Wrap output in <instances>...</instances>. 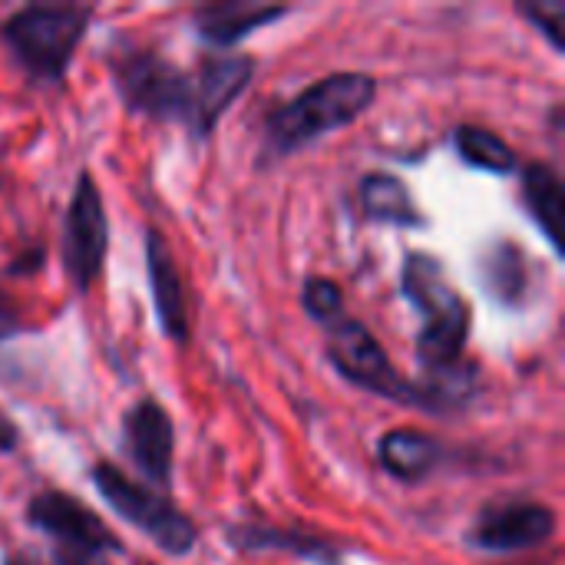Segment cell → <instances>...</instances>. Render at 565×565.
Here are the masks:
<instances>
[{"instance_id": "obj_1", "label": "cell", "mask_w": 565, "mask_h": 565, "mask_svg": "<svg viewBox=\"0 0 565 565\" xmlns=\"http://www.w3.org/2000/svg\"><path fill=\"white\" fill-rule=\"evenodd\" d=\"M377 79L371 73H328L288 103L268 109L262 122V162H281L315 139L351 126L371 109Z\"/></svg>"}, {"instance_id": "obj_2", "label": "cell", "mask_w": 565, "mask_h": 565, "mask_svg": "<svg viewBox=\"0 0 565 565\" xmlns=\"http://www.w3.org/2000/svg\"><path fill=\"white\" fill-rule=\"evenodd\" d=\"M401 291L420 315L417 331V361L424 374L454 367L470 341V305L450 285L444 262L427 252H411L401 268Z\"/></svg>"}, {"instance_id": "obj_3", "label": "cell", "mask_w": 565, "mask_h": 565, "mask_svg": "<svg viewBox=\"0 0 565 565\" xmlns=\"http://www.w3.org/2000/svg\"><path fill=\"white\" fill-rule=\"evenodd\" d=\"M93 20L86 3H30L0 23L13 63L40 86H60Z\"/></svg>"}, {"instance_id": "obj_4", "label": "cell", "mask_w": 565, "mask_h": 565, "mask_svg": "<svg viewBox=\"0 0 565 565\" xmlns=\"http://www.w3.org/2000/svg\"><path fill=\"white\" fill-rule=\"evenodd\" d=\"M113 86L122 106L152 122L189 126L192 116V73L166 60L152 46H116L106 56Z\"/></svg>"}, {"instance_id": "obj_5", "label": "cell", "mask_w": 565, "mask_h": 565, "mask_svg": "<svg viewBox=\"0 0 565 565\" xmlns=\"http://www.w3.org/2000/svg\"><path fill=\"white\" fill-rule=\"evenodd\" d=\"M89 480L99 493V500L132 530H139L156 550L166 556H189L199 543L195 523L162 493L152 487L132 480L126 470H119L109 460H96L89 470Z\"/></svg>"}, {"instance_id": "obj_6", "label": "cell", "mask_w": 565, "mask_h": 565, "mask_svg": "<svg viewBox=\"0 0 565 565\" xmlns=\"http://www.w3.org/2000/svg\"><path fill=\"white\" fill-rule=\"evenodd\" d=\"M331 367L354 384L358 391L371 394V397H384L414 411H427V401L417 387V381H404L391 361V354L384 351V344L371 334V328L351 315H344L341 321H334L328 328V348H324Z\"/></svg>"}, {"instance_id": "obj_7", "label": "cell", "mask_w": 565, "mask_h": 565, "mask_svg": "<svg viewBox=\"0 0 565 565\" xmlns=\"http://www.w3.org/2000/svg\"><path fill=\"white\" fill-rule=\"evenodd\" d=\"M106 252H109V218H106L103 192L96 185V175L83 169L76 175L73 199L63 212V242H60L63 271L79 295H86L103 275Z\"/></svg>"}, {"instance_id": "obj_8", "label": "cell", "mask_w": 565, "mask_h": 565, "mask_svg": "<svg viewBox=\"0 0 565 565\" xmlns=\"http://www.w3.org/2000/svg\"><path fill=\"white\" fill-rule=\"evenodd\" d=\"M559 516L546 503L536 500H510L490 503L477 513L467 543L480 553L513 556L546 546L556 536Z\"/></svg>"}, {"instance_id": "obj_9", "label": "cell", "mask_w": 565, "mask_h": 565, "mask_svg": "<svg viewBox=\"0 0 565 565\" xmlns=\"http://www.w3.org/2000/svg\"><path fill=\"white\" fill-rule=\"evenodd\" d=\"M122 454L146 487L169 490L175 463V424L156 397H139L122 414Z\"/></svg>"}, {"instance_id": "obj_10", "label": "cell", "mask_w": 565, "mask_h": 565, "mask_svg": "<svg viewBox=\"0 0 565 565\" xmlns=\"http://www.w3.org/2000/svg\"><path fill=\"white\" fill-rule=\"evenodd\" d=\"M26 523L56 540L60 550H76V553H122V543L109 533V526L83 507L73 493L63 490H40L26 503Z\"/></svg>"}, {"instance_id": "obj_11", "label": "cell", "mask_w": 565, "mask_h": 565, "mask_svg": "<svg viewBox=\"0 0 565 565\" xmlns=\"http://www.w3.org/2000/svg\"><path fill=\"white\" fill-rule=\"evenodd\" d=\"M255 76V60L242 53H205L192 73V116L189 136L209 139L228 106L248 89Z\"/></svg>"}, {"instance_id": "obj_12", "label": "cell", "mask_w": 565, "mask_h": 565, "mask_svg": "<svg viewBox=\"0 0 565 565\" xmlns=\"http://www.w3.org/2000/svg\"><path fill=\"white\" fill-rule=\"evenodd\" d=\"M146 271H149V291H152V308L159 318L162 334L185 348L192 338L189 324V305H185V285L175 265V255L159 228H146Z\"/></svg>"}, {"instance_id": "obj_13", "label": "cell", "mask_w": 565, "mask_h": 565, "mask_svg": "<svg viewBox=\"0 0 565 565\" xmlns=\"http://www.w3.org/2000/svg\"><path fill=\"white\" fill-rule=\"evenodd\" d=\"M225 540L235 553L255 556V553H288L301 563L311 565H341L344 553L338 543L298 530V526H268V523H232L225 530Z\"/></svg>"}, {"instance_id": "obj_14", "label": "cell", "mask_w": 565, "mask_h": 565, "mask_svg": "<svg viewBox=\"0 0 565 565\" xmlns=\"http://www.w3.org/2000/svg\"><path fill=\"white\" fill-rule=\"evenodd\" d=\"M291 7H278V3H258V0H212L202 3L192 13L195 33L215 46V50H228L235 43H242L245 36H252L255 30L288 17Z\"/></svg>"}, {"instance_id": "obj_15", "label": "cell", "mask_w": 565, "mask_h": 565, "mask_svg": "<svg viewBox=\"0 0 565 565\" xmlns=\"http://www.w3.org/2000/svg\"><path fill=\"white\" fill-rule=\"evenodd\" d=\"M377 460L397 483H424L434 477V470L444 460V444L417 427H397L387 430L377 440Z\"/></svg>"}, {"instance_id": "obj_16", "label": "cell", "mask_w": 565, "mask_h": 565, "mask_svg": "<svg viewBox=\"0 0 565 565\" xmlns=\"http://www.w3.org/2000/svg\"><path fill=\"white\" fill-rule=\"evenodd\" d=\"M523 205L533 215V222L540 225V232L546 235V242L553 245V252L563 258V179L550 162H530L523 169Z\"/></svg>"}, {"instance_id": "obj_17", "label": "cell", "mask_w": 565, "mask_h": 565, "mask_svg": "<svg viewBox=\"0 0 565 565\" xmlns=\"http://www.w3.org/2000/svg\"><path fill=\"white\" fill-rule=\"evenodd\" d=\"M358 199H361V209L371 222H384V225H397V228L427 225L411 189L391 172H367L358 182Z\"/></svg>"}, {"instance_id": "obj_18", "label": "cell", "mask_w": 565, "mask_h": 565, "mask_svg": "<svg viewBox=\"0 0 565 565\" xmlns=\"http://www.w3.org/2000/svg\"><path fill=\"white\" fill-rule=\"evenodd\" d=\"M480 278L487 285V291L507 305V308H520L530 298V285H533V262L526 258V252L513 242H493L483 255V268Z\"/></svg>"}, {"instance_id": "obj_19", "label": "cell", "mask_w": 565, "mask_h": 565, "mask_svg": "<svg viewBox=\"0 0 565 565\" xmlns=\"http://www.w3.org/2000/svg\"><path fill=\"white\" fill-rule=\"evenodd\" d=\"M454 152L460 156L463 166L480 169V172H493V175H513L520 169V156L516 149L493 129L487 126H473L463 122L454 129Z\"/></svg>"}, {"instance_id": "obj_20", "label": "cell", "mask_w": 565, "mask_h": 565, "mask_svg": "<svg viewBox=\"0 0 565 565\" xmlns=\"http://www.w3.org/2000/svg\"><path fill=\"white\" fill-rule=\"evenodd\" d=\"M301 308L321 328H331L334 321H341L348 315L341 285L324 278V275H308L305 278V285H301Z\"/></svg>"}, {"instance_id": "obj_21", "label": "cell", "mask_w": 565, "mask_h": 565, "mask_svg": "<svg viewBox=\"0 0 565 565\" xmlns=\"http://www.w3.org/2000/svg\"><path fill=\"white\" fill-rule=\"evenodd\" d=\"M516 10L550 40L556 53H565V3L563 0H520Z\"/></svg>"}, {"instance_id": "obj_22", "label": "cell", "mask_w": 565, "mask_h": 565, "mask_svg": "<svg viewBox=\"0 0 565 565\" xmlns=\"http://www.w3.org/2000/svg\"><path fill=\"white\" fill-rule=\"evenodd\" d=\"M23 331V321H20V311L17 305L7 298V291L0 288V341H10Z\"/></svg>"}, {"instance_id": "obj_23", "label": "cell", "mask_w": 565, "mask_h": 565, "mask_svg": "<svg viewBox=\"0 0 565 565\" xmlns=\"http://www.w3.org/2000/svg\"><path fill=\"white\" fill-rule=\"evenodd\" d=\"M40 262H43V248H40V245H33L30 252L17 255V258L7 265V271H10V275H33V271H40V268H43Z\"/></svg>"}, {"instance_id": "obj_24", "label": "cell", "mask_w": 565, "mask_h": 565, "mask_svg": "<svg viewBox=\"0 0 565 565\" xmlns=\"http://www.w3.org/2000/svg\"><path fill=\"white\" fill-rule=\"evenodd\" d=\"M53 565H109V559L99 556V553H76V550H60L56 546Z\"/></svg>"}, {"instance_id": "obj_25", "label": "cell", "mask_w": 565, "mask_h": 565, "mask_svg": "<svg viewBox=\"0 0 565 565\" xmlns=\"http://www.w3.org/2000/svg\"><path fill=\"white\" fill-rule=\"evenodd\" d=\"M17 444H20V430H17V424L0 411V454H13Z\"/></svg>"}, {"instance_id": "obj_26", "label": "cell", "mask_w": 565, "mask_h": 565, "mask_svg": "<svg viewBox=\"0 0 565 565\" xmlns=\"http://www.w3.org/2000/svg\"><path fill=\"white\" fill-rule=\"evenodd\" d=\"M3 565H43L33 553H13V556H7V563Z\"/></svg>"}]
</instances>
